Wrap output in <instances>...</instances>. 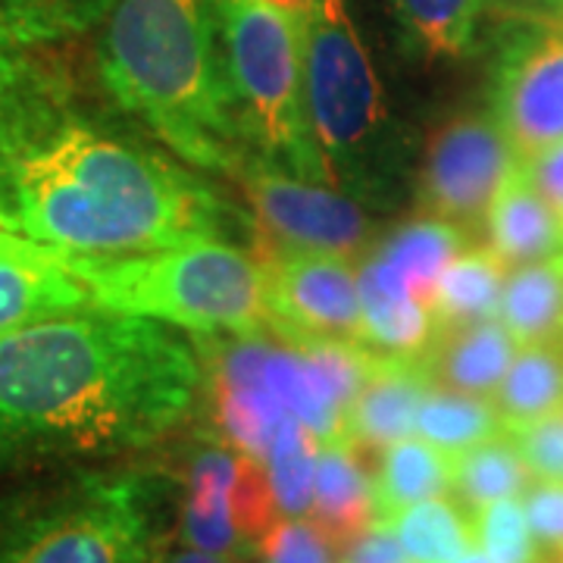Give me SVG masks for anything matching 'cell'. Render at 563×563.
I'll list each match as a JSON object with an SVG mask.
<instances>
[{"mask_svg":"<svg viewBox=\"0 0 563 563\" xmlns=\"http://www.w3.org/2000/svg\"><path fill=\"white\" fill-rule=\"evenodd\" d=\"M195 347L163 322L81 310L0 335V483L154 448L191 417Z\"/></svg>","mask_w":563,"mask_h":563,"instance_id":"cell-1","label":"cell"},{"mask_svg":"<svg viewBox=\"0 0 563 563\" xmlns=\"http://www.w3.org/2000/svg\"><path fill=\"white\" fill-rule=\"evenodd\" d=\"M0 207L25 239L79 261L135 257L225 229L207 185L88 120L32 69L0 91Z\"/></svg>","mask_w":563,"mask_h":563,"instance_id":"cell-2","label":"cell"},{"mask_svg":"<svg viewBox=\"0 0 563 563\" xmlns=\"http://www.w3.org/2000/svg\"><path fill=\"white\" fill-rule=\"evenodd\" d=\"M101 25L98 63L110 98L181 161L235 179L247 151L213 51L210 0H113Z\"/></svg>","mask_w":563,"mask_h":563,"instance_id":"cell-3","label":"cell"},{"mask_svg":"<svg viewBox=\"0 0 563 563\" xmlns=\"http://www.w3.org/2000/svg\"><path fill=\"white\" fill-rule=\"evenodd\" d=\"M169 492L141 470H73L0 488V563H163Z\"/></svg>","mask_w":563,"mask_h":563,"instance_id":"cell-4","label":"cell"},{"mask_svg":"<svg viewBox=\"0 0 563 563\" xmlns=\"http://www.w3.org/2000/svg\"><path fill=\"white\" fill-rule=\"evenodd\" d=\"M66 263L95 310L169 322L195 335L273 329L261 263L222 239H191L117 261Z\"/></svg>","mask_w":563,"mask_h":563,"instance_id":"cell-5","label":"cell"},{"mask_svg":"<svg viewBox=\"0 0 563 563\" xmlns=\"http://www.w3.org/2000/svg\"><path fill=\"white\" fill-rule=\"evenodd\" d=\"M307 120L329 188L357 201L383 198L391 185V120L383 85L344 0H310L303 20Z\"/></svg>","mask_w":563,"mask_h":563,"instance_id":"cell-6","label":"cell"},{"mask_svg":"<svg viewBox=\"0 0 563 563\" xmlns=\"http://www.w3.org/2000/svg\"><path fill=\"white\" fill-rule=\"evenodd\" d=\"M210 13L244 139L263 161L325 185L303 98V22L269 0H210Z\"/></svg>","mask_w":563,"mask_h":563,"instance_id":"cell-7","label":"cell"},{"mask_svg":"<svg viewBox=\"0 0 563 563\" xmlns=\"http://www.w3.org/2000/svg\"><path fill=\"white\" fill-rule=\"evenodd\" d=\"M279 520L266 466L229 442L201 444L185 466L176 536L185 548L244 561Z\"/></svg>","mask_w":563,"mask_h":563,"instance_id":"cell-8","label":"cell"},{"mask_svg":"<svg viewBox=\"0 0 563 563\" xmlns=\"http://www.w3.org/2000/svg\"><path fill=\"white\" fill-rule=\"evenodd\" d=\"M235 179L254 213V251H313L351 261L369 247L373 222L357 198L298 179L263 157H247Z\"/></svg>","mask_w":563,"mask_h":563,"instance_id":"cell-9","label":"cell"},{"mask_svg":"<svg viewBox=\"0 0 563 563\" xmlns=\"http://www.w3.org/2000/svg\"><path fill=\"white\" fill-rule=\"evenodd\" d=\"M517 166L520 157L492 113L454 117L426 144L420 176L422 213L454 222L463 232L485 229L492 203Z\"/></svg>","mask_w":563,"mask_h":563,"instance_id":"cell-10","label":"cell"},{"mask_svg":"<svg viewBox=\"0 0 563 563\" xmlns=\"http://www.w3.org/2000/svg\"><path fill=\"white\" fill-rule=\"evenodd\" d=\"M492 117L529 161L563 141V22L514 29L492 73Z\"/></svg>","mask_w":563,"mask_h":563,"instance_id":"cell-11","label":"cell"},{"mask_svg":"<svg viewBox=\"0 0 563 563\" xmlns=\"http://www.w3.org/2000/svg\"><path fill=\"white\" fill-rule=\"evenodd\" d=\"M254 261L263 269L276 329L310 339L361 342V288L351 261L313 251H254Z\"/></svg>","mask_w":563,"mask_h":563,"instance_id":"cell-12","label":"cell"},{"mask_svg":"<svg viewBox=\"0 0 563 563\" xmlns=\"http://www.w3.org/2000/svg\"><path fill=\"white\" fill-rule=\"evenodd\" d=\"M81 310L95 307L66 257L13 225L0 229V335Z\"/></svg>","mask_w":563,"mask_h":563,"instance_id":"cell-13","label":"cell"},{"mask_svg":"<svg viewBox=\"0 0 563 563\" xmlns=\"http://www.w3.org/2000/svg\"><path fill=\"white\" fill-rule=\"evenodd\" d=\"M435 385L429 357H391L373 351L369 376L344 413V439L357 451H385L413 435L417 410Z\"/></svg>","mask_w":563,"mask_h":563,"instance_id":"cell-14","label":"cell"},{"mask_svg":"<svg viewBox=\"0 0 563 563\" xmlns=\"http://www.w3.org/2000/svg\"><path fill=\"white\" fill-rule=\"evenodd\" d=\"M361 288V342L376 354L391 357H429L439 342L432 307L407 282L388 269L376 254H366L357 266Z\"/></svg>","mask_w":563,"mask_h":563,"instance_id":"cell-15","label":"cell"},{"mask_svg":"<svg viewBox=\"0 0 563 563\" xmlns=\"http://www.w3.org/2000/svg\"><path fill=\"white\" fill-rule=\"evenodd\" d=\"M485 244L510 269L563 254V220L536 191V185L526 179L523 166H517V173L507 179L501 195L492 203L485 217Z\"/></svg>","mask_w":563,"mask_h":563,"instance_id":"cell-16","label":"cell"},{"mask_svg":"<svg viewBox=\"0 0 563 563\" xmlns=\"http://www.w3.org/2000/svg\"><path fill=\"white\" fill-rule=\"evenodd\" d=\"M517 342L501 317L448 329L429 354L435 383L463 395L495 398L498 385L517 357Z\"/></svg>","mask_w":563,"mask_h":563,"instance_id":"cell-17","label":"cell"},{"mask_svg":"<svg viewBox=\"0 0 563 563\" xmlns=\"http://www.w3.org/2000/svg\"><path fill=\"white\" fill-rule=\"evenodd\" d=\"M310 520L325 529L332 542H351L376 523V492L357 448L339 442L320 444L313 476V510Z\"/></svg>","mask_w":563,"mask_h":563,"instance_id":"cell-18","label":"cell"},{"mask_svg":"<svg viewBox=\"0 0 563 563\" xmlns=\"http://www.w3.org/2000/svg\"><path fill=\"white\" fill-rule=\"evenodd\" d=\"M454 473L457 457L444 454L442 448L429 444L420 435H407L401 442L388 444L379 461V473L373 476L376 523H391L407 507L454 492Z\"/></svg>","mask_w":563,"mask_h":563,"instance_id":"cell-19","label":"cell"},{"mask_svg":"<svg viewBox=\"0 0 563 563\" xmlns=\"http://www.w3.org/2000/svg\"><path fill=\"white\" fill-rule=\"evenodd\" d=\"M507 276L510 266L488 244H466L444 266L432 295V317L439 325V335L466 322L498 317Z\"/></svg>","mask_w":563,"mask_h":563,"instance_id":"cell-20","label":"cell"},{"mask_svg":"<svg viewBox=\"0 0 563 563\" xmlns=\"http://www.w3.org/2000/svg\"><path fill=\"white\" fill-rule=\"evenodd\" d=\"M498 317L517 347L563 344V254L514 266L504 282Z\"/></svg>","mask_w":563,"mask_h":563,"instance_id":"cell-21","label":"cell"},{"mask_svg":"<svg viewBox=\"0 0 563 563\" xmlns=\"http://www.w3.org/2000/svg\"><path fill=\"white\" fill-rule=\"evenodd\" d=\"M463 247H466V232L461 225L439 220V217H417L398 225L369 254H376L388 269H395L422 301L432 307L439 276Z\"/></svg>","mask_w":563,"mask_h":563,"instance_id":"cell-22","label":"cell"},{"mask_svg":"<svg viewBox=\"0 0 563 563\" xmlns=\"http://www.w3.org/2000/svg\"><path fill=\"white\" fill-rule=\"evenodd\" d=\"M504 429L544 420L563 410V344H526L495 391Z\"/></svg>","mask_w":563,"mask_h":563,"instance_id":"cell-23","label":"cell"},{"mask_svg":"<svg viewBox=\"0 0 563 563\" xmlns=\"http://www.w3.org/2000/svg\"><path fill=\"white\" fill-rule=\"evenodd\" d=\"M413 432L444 454L461 457L470 448L488 442L504 432V420L492 398L463 395L454 388H432L417 410Z\"/></svg>","mask_w":563,"mask_h":563,"instance_id":"cell-24","label":"cell"},{"mask_svg":"<svg viewBox=\"0 0 563 563\" xmlns=\"http://www.w3.org/2000/svg\"><path fill=\"white\" fill-rule=\"evenodd\" d=\"M536 479L526 466L523 454L510 442V435L501 432L457 457L454 495L470 514H479L483 507L504 498H523V492Z\"/></svg>","mask_w":563,"mask_h":563,"instance_id":"cell-25","label":"cell"},{"mask_svg":"<svg viewBox=\"0 0 563 563\" xmlns=\"http://www.w3.org/2000/svg\"><path fill=\"white\" fill-rule=\"evenodd\" d=\"M410 563H454L476 544L473 514L461 501L429 498L401 510L391 520Z\"/></svg>","mask_w":563,"mask_h":563,"instance_id":"cell-26","label":"cell"},{"mask_svg":"<svg viewBox=\"0 0 563 563\" xmlns=\"http://www.w3.org/2000/svg\"><path fill=\"white\" fill-rule=\"evenodd\" d=\"M404 35L426 60H457L466 54L485 0H391Z\"/></svg>","mask_w":563,"mask_h":563,"instance_id":"cell-27","label":"cell"},{"mask_svg":"<svg viewBox=\"0 0 563 563\" xmlns=\"http://www.w3.org/2000/svg\"><path fill=\"white\" fill-rule=\"evenodd\" d=\"M317 451H320V442L301 420L288 417L282 422L263 461L279 517H310Z\"/></svg>","mask_w":563,"mask_h":563,"instance_id":"cell-28","label":"cell"},{"mask_svg":"<svg viewBox=\"0 0 563 563\" xmlns=\"http://www.w3.org/2000/svg\"><path fill=\"white\" fill-rule=\"evenodd\" d=\"M113 0H0V16L22 47L76 38L107 20Z\"/></svg>","mask_w":563,"mask_h":563,"instance_id":"cell-29","label":"cell"},{"mask_svg":"<svg viewBox=\"0 0 563 563\" xmlns=\"http://www.w3.org/2000/svg\"><path fill=\"white\" fill-rule=\"evenodd\" d=\"M473 536L495 563H539L542 558L520 498H504L473 514Z\"/></svg>","mask_w":563,"mask_h":563,"instance_id":"cell-30","label":"cell"},{"mask_svg":"<svg viewBox=\"0 0 563 563\" xmlns=\"http://www.w3.org/2000/svg\"><path fill=\"white\" fill-rule=\"evenodd\" d=\"M332 539L310 517H279L257 544L263 563H339Z\"/></svg>","mask_w":563,"mask_h":563,"instance_id":"cell-31","label":"cell"},{"mask_svg":"<svg viewBox=\"0 0 563 563\" xmlns=\"http://www.w3.org/2000/svg\"><path fill=\"white\" fill-rule=\"evenodd\" d=\"M504 432L523 454L532 479L563 483V410L544 420L517 426V429H504Z\"/></svg>","mask_w":563,"mask_h":563,"instance_id":"cell-32","label":"cell"},{"mask_svg":"<svg viewBox=\"0 0 563 563\" xmlns=\"http://www.w3.org/2000/svg\"><path fill=\"white\" fill-rule=\"evenodd\" d=\"M523 510L536 542L551 554H563V483H536L523 492Z\"/></svg>","mask_w":563,"mask_h":563,"instance_id":"cell-33","label":"cell"},{"mask_svg":"<svg viewBox=\"0 0 563 563\" xmlns=\"http://www.w3.org/2000/svg\"><path fill=\"white\" fill-rule=\"evenodd\" d=\"M339 563H410V558L391 523H373L351 542H344Z\"/></svg>","mask_w":563,"mask_h":563,"instance_id":"cell-34","label":"cell"},{"mask_svg":"<svg viewBox=\"0 0 563 563\" xmlns=\"http://www.w3.org/2000/svg\"><path fill=\"white\" fill-rule=\"evenodd\" d=\"M520 166H523L526 179L536 185V191L558 210V217L563 220V141L529 161H520Z\"/></svg>","mask_w":563,"mask_h":563,"instance_id":"cell-35","label":"cell"},{"mask_svg":"<svg viewBox=\"0 0 563 563\" xmlns=\"http://www.w3.org/2000/svg\"><path fill=\"white\" fill-rule=\"evenodd\" d=\"M22 47L20 41L10 35V29H7V22H3V16H0V91L3 88H10L13 81H20L32 66H29V60L22 57Z\"/></svg>","mask_w":563,"mask_h":563,"instance_id":"cell-36","label":"cell"},{"mask_svg":"<svg viewBox=\"0 0 563 563\" xmlns=\"http://www.w3.org/2000/svg\"><path fill=\"white\" fill-rule=\"evenodd\" d=\"M163 563H235L229 558H217V554H207V551H198V548H185L181 544L179 551H169Z\"/></svg>","mask_w":563,"mask_h":563,"instance_id":"cell-37","label":"cell"},{"mask_svg":"<svg viewBox=\"0 0 563 563\" xmlns=\"http://www.w3.org/2000/svg\"><path fill=\"white\" fill-rule=\"evenodd\" d=\"M454 563H495V561H492V558L485 554L479 544H473V548H470V551H463L461 558H457Z\"/></svg>","mask_w":563,"mask_h":563,"instance_id":"cell-38","label":"cell"},{"mask_svg":"<svg viewBox=\"0 0 563 563\" xmlns=\"http://www.w3.org/2000/svg\"><path fill=\"white\" fill-rule=\"evenodd\" d=\"M532 3H544V7H554V10H563V0H532Z\"/></svg>","mask_w":563,"mask_h":563,"instance_id":"cell-39","label":"cell"},{"mask_svg":"<svg viewBox=\"0 0 563 563\" xmlns=\"http://www.w3.org/2000/svg\"><path fill=\"white\" fill-rule=\"evenodd\" d=\"M7 225H13V222H10V217H7L3 207H0V229H7ZM13 229H16V225H13Z\"/></svg>","mask_w":563,"mask_h":563,"instance_id":"cell-40","label":"cell"},{"mask_svg":"<svg viewBox=\"0 0 563 563\" xmlns=\"http://www.w3.org/2000/svg\"><path fill=\"white\" fill-rule=\"evenodd\" d=\"M558 561H563V554H561V558H558Z\"/></svg>","mask_w":563,"mask_h":563,"instance_id":"cell-41","label":"cell"},{"mask_svg":"<svg viewBox=\"0 0 563 563\" xmlns=\"http://www.w3.org/2000/svg\"><path fill=\"white\" fill-rule=\"evenodd\" d=\"M558 563H563V561H558Z\"/></svg>","mask_w":563,"mask_h":563,"instance_id":"cell-42","label":"cell"},{"mask_svg":"<svg viewBox=\"0 0 563 563\" xmlns=\"http://www.w3.org/2000/svg\"><path fill=\"white\" fill-rule=\"evenodd\" d=\"M539 563H542V561H539Z\"/></svg>","mask_w":563,"mask_h":563,"instance_id":"cell-43","label":"cell"}]
</instances>
